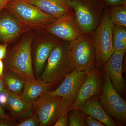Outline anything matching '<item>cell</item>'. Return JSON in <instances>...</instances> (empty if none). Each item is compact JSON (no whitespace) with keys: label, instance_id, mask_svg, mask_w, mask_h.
Returning a JSON list of instances; mask_svg holds the SVG:
<instances>
[{"label":"cell","instance_id":"obj_29","mask_svg":"<svg viewBox=\"0 0 126 126\" xmlns=\"http://www.w3.org/2000/svg\"><path fill=\"white\" fill-rule=\"evenodd\" d=\"M8 100L7 90L6 92L0 93V105L1 106H7Z\"/></svg>","mask_w":126,"mask_h":126},{"label":"cell","instance_id":"obj_5","mask_svg":"<svg viewBox=\"0 0 126 126\" xmlns=\"http://www.w3.org/2000/svg\"><path fill=\"white\" fill-rule=\"evenodd\" d=\"M83 33L91 34L98 26L105 10L101 0H69Z\"/></svg>","mask_w":126,"mask_h":126},{"label":"cell","instance_id":"obj_11","mask_svg":"<svg viewBox=\"0 0 126 126\" xmlns=\"http://www.w3.org/2000/svg\"><path fill=\"white\" fill-rule=\"evenodd\" d=\"M86 77V72L75 69L64 78L58 87L53 91H49L47 94L74 101Z\"/></svg>","mask_w":126,"mask_h":126},{"label":"cell","instance_id":"obj_16","mask_svg":"<svg viewBox=\"0 0 126 126\" xmlns=\"http://www.w3.org/2000/svg\"><path fill=\"white\" fill-rule=\"evenodd\" d=\"M7 107L12 115L18 121L33 115L32 103L23 99L20 94L7 90Z\"/></svg>","mask_w":126,"mask_h":126},{"label":"cell","instance_id":"obj_19","mask_svg":"<svg viewBox=\"0 0 126 126\" xmlns=\"http://www.w3.org/2000/svg\"><path fill=\"white\" fill-rule=\"evenodd\" d=\"M3 81L6 88L9 92L18 94L23 92L24 81L16 73L9 70L4 71Z\"/></svg>","mask_w":126,"mask_h":126},{"label":"cell","instance_id":"obj_25","mask_svg":"<svg viewBox=\"0 0 126 126\" xmlns=\"http://www.w3.org/2000/svg\"><path fill=\"white\" fill-rule=\"evenodd\" d=\"M105 7H113L126 5V0H101Z\"/></svg>","mask_w":126,"mask_h":126},{"label":"cell","instance_id":"obj_34","mask_svg":"<svg viewBox=\"0 0 126 126\" xmlns=\"http://www.w3.org/2000/svg\"><path fill=\"white\" fill-rule=\"evenodd\" d=\"M4 64L2 60L0 59V78L3 79L4 78Z\"/></svg>","mask_w":126,"mask_h":126},{"label":"cell","instance_id":"obj_17","mask_svg":"<svg viewBox=\"0 0 126 126\" xmlns=\"http://www.w3.org/2000/svg\"><path fill=\"white\" fill-rule=\"evenodd\" d=\"M55 85L54 83L46 82L39 79L25 81L21 95L26 101L32 102L45 95Z\"/></svg>","mask_w":126,"mask_h":126},{"label":"cell","instance_id":"obj_33","mask_svg":"<svg viewBox=\"0 0 126 126\" xmlns=\"http://www.w3.org/2000/svg\"><path fill=\"white\" fill-rule=\"evenodd\" d=\"M7 91L4 84L3 79L0 78V93L5 92Z\"/></svg>","mask_w":126,"mask_h":126},{"label":"cell","instance_id":"obj_24","mask_svg":"<svg viewBox=\"0 0 126 126\" xmlns=\"http://www.w3.org/2000/svg\"><path fill=\"white\" fill-rule=\"evenodd\" d=\"M84 121L86 126H106L101 122L97 119L88 115H85Z\"/></svg>","mask_w":126,"mask_h":126},{"label":"cell","instance_id":"obj_18","mask_svg":"<svg viewBox=\"0 0 126 126\" xmlns=\"http://www.w3.org/2000/svg\"><path fill=\"white\" fill-rule=\"evenodd\" d=\"M79 109L84 115L90 116L97 119L106 126H117L111 117L104 109L97 96L88 99Z\"/></svg>","mask_w":126,"mask_h":126},{"label":"cell","instance_id":"obj_6","mask_svg":"<svg viewBox=\"0 0 126 126\" xmlns=\"http://www.w3.org/2000/svg\"><path fill=\"white\" fill-rule=\"evenodd\" d=\"M113 26L105 9L98 26L90 34L94 50L96 65L98 67H103L115 52Z\"/></svg>","mask_w":126,"mask_h":126},{"label":"cell","instance_id":"obj_2","mask_svg":"<svg viewBox=\"0 0 126 126\" xmlns=\"http://www.w3.org/2000/svg\"><path fill=\"white\" fill-rule=\"evenodd\" d=\"M5 9L27 29H46L57 20L24 0H11Z\"/></svg>","mask_w":126,"mask_h":126},{"label":"cell","instance_id":"obj_12","mask_svg":"<svg viewBox=\"0 0 126 126\" xmlns=\"http://www.w3.org/2000/svg\"><path fill=\"white\" fill-rule=\"evenodd\" d=\"M126 52L115 51L103 66V73L107 74L113 87L120 95L124 92L125 84L123 76V62Z\"/></svg>","mask_w":126,"mask_h":126},{"label":"cell","instance_id":"obj_13","mask_svg":"<svg viewBox=\"0 0 126 126\" xmlns=\"http://www.w3.org/2000/svg\"><path fill=\"white\" fill-rule=\"evenodd\" d=\"M56 19L74 15L69 0H24Z\"/></svg>","mask_w":126,"mask_h":126},{"label":"cell","instance_id":"obj_28","mask_svg":"<svg viewBox=\"0 0 126 126\" xmlns=\"http://www.w3.org/2000/svg\"><path fill=\"white\" fill-rule=\"evenodd\" d=\"M17 123L15 119L0 118V126H16Z\"/></svg>","mask_w":126,"mask_h":126},{"label":"cell","instance_id":"obj_7","mask_svg":"<svg viewBox=\"0 0 126 126\" xmlns=\"http://www.w3.org/2000/svg\"><path fill=\"white\" fill-rule=\"evenodd\" d=\"M103 84L98 99L104 109L122 126L126 124V102L113 87L109 76L103 73Z\"/></svg>","mask_w":126,"mask_h":126},{"label":"cell","instance_id":"obj_4","mask_svg":"<svg viewBox=\"0 0 126 126\" xmlns=\"http://www.w3.org/2000/svg\"><path fill=\"white\" fill-rule=\"evenodd\" d=\"M32 37H28L12 49L6 63L4 71L18 74L25 81L36 79L34 74L32 56Z\"/></svg>","mask_w":126,"mask_h":126},{"label":"cell","instance_id":"obj_23","mask_svg":"<svg viewBox=\"0 0 126 126\" xmlns=\"http://www.w3.org/2000/svg\"><path fill=\"white\" fill-rule=\"evenodd\" d=\"M39 122L34 115L18 121L16 126H38Z\"/></svg>","mask_w":126,"mask_h":126},{"label":"cell","instance_id":"obj_15","mask_svg":"<svg viewBox=\"0 0 126 126\" xmlns=\"http://www.w3.org/2000/svg\"><path fill=\"white\" fill-rule=\"evenodd\" d=\"M26 30L8 13L0 16V40L2 42L12 41Z\"/></svg>","mask_w":126,"mask_h":126},{"label":"cell","instance_id":"obj_21","mask_svg":"<svg viewBox=\"0 0 126 126\" xmlns=\"http://www.w3.org/2000/svg\"><path fill=\"white\" fill-rule=\"evenodd\" d=\"M85 115L79 109L70 108L68 112V126H86Z\"/></svg>","mask_w":126,"mask_h":126},{"label":"cell","instance_id":"obj_3","mask_svg":"<svg viewBox=\"0 0 126 126\" xmlns=\"http://www.w3.org/2000/svg\"><path fill=\"white\" fill-rule=\"evenodd\" d=\"M74 101L47 94L32 102L33 114L39 126H52L61 115L68 112Z\"/></svg>","mask_w":126,"mask_h":126},{"label":"cell","instance_id":"obj_14","mask_svg":"<svg viewBox=\"0 0 126 126\" xmlns=\"http://www.w3.org/2000/svg\"><path fill=\"white\" fill-rule=\"evenodd\" d=\"M57 37L48 39L39 44L35 51L34 57V74L39 79L45 67L47 59L55 46L62 40Z\"/></svg>","mask_w":126,"mask_h":126},{"label":"cell","instance_id":"obj_27","mask_svg":"<svg viewBox=\"0 0 126 126\" xmlns=\"http://www.w3.org/2000/svg\"><path fill=\"white\" fill-rule=\"evenodd\" d=\"M54 126H68V112L61 115L54 123Z\"/></svg>","mask_w":126,"mask_h":126},{"label":"cell","instance_id":"obj_10","mask_svg":"<svg viewBox=\"0 0 126 126\" xmlns=\"http://www.w3.org/2000/svg\"><path fill=\"white\" fill-rule=\"evenodd\" d=\"M47 33L64 41L71 43L83 34L74 15L68 16L49 25Z\"/></svg>","mask_w":126,"mask_h":126},{"label":"cell","instance_id":"obj_8","mask_svg":"<svg viewBox=\"0 0 126 126\" xmlns=\"http://www.w3.org/2000/svg\"><path fill=\"white\" fill-rule=\"evenodd\" d=\"M70 43L75 69L87 72L96 65L94 50L90 34H82Z\"/></svg>","mask_w":126,"mask_h":126},{"label":"cell","instance_id":"obj_9","mask_svg":"<svg viewBox=\"0 0 126 126\" xmlns=\"http://www.w3.org/2000/svg\"><path fill=\"white\" fill-rule=\"evenodd\" d=\"M86 73V79L70 108L79 109L88 99L101 93V77L98 69L94 66Z\"/></svg>","mask_w":126,"mask_h":126},{"label":"cell","instance_id":"obj_32","mask_svg":"<svg viewBox=\"0 0 126 126\" xmlns=\"http://www.w3.org/2000/svg\"><path fill=\"white\" fill-rule=\"evenodd\" d=\"M11 0H0V13Z\"/></svg>","mask_w":126,"mask_h":126},{"label":"cell","instance_id":"obj_22","mask_svg":"<svg viewBox=\"0 0 126 126\" xmlns=\"http://www.w3.org/2000/svg\"><path fill=\"white\" fill-rule=\"evenodd\" d=\"M113 39L126 42V27L113 25Z\"/></svg>","mask_w":126,"mask_h":126},{"label":"cell","instance_id":"obj_31","mask_svg":"<svg viewBox=\"0 0 126 126\" xmlns=\"http://www.w3.org/2000/svg\"><path fill=\"white\" fill-rule=\"evenodd\" d=\"M0 118H5L10 119H14L10 117L9 115L6 114L2 107L0 105Z\"/></svg>","mask_w":126,"mask_h":126},{"label":"cell","instance_id":"obj_30","mask_svg":"<svg viewBox=\"0 0 126 126\" xmlns=\"http://www.w3.org/2000/svg\"><path fill=\"white\" fill-rule=\"evenodd\" d=\"M7 44H0V59L3 60L6 55L7 50Z\"/></svg>","mask_w":126,"mask_h":126},{"label":"cell","instance_id":"obj_20","mask_svg":"<svg viewBox=\"0 0 126 126\" xmlns=\"http://www.w3.org/2000/svg\"><path fill=\"white\" fill-rule=\"evenodd\" d=\"M107 11L113 25L126 27V5L109 7Z\"/></svg>","mask_w":126,"mask_h":126},{"label":"cell","instance_id":"obj_26","mask_svg":"<svg viewBox=\"0 0 126 126\" xmlns=\"http://www.w3.org/2000/svg\"><path fill=\"white\" fill-rule=\"evenodd\" d=\"M113 47L114 51L126 52V42L113 40Z\"/></svg>","mask_w":126,"mask_h":126},{"label":"cell","instance_id":"obj_1","mask_svg":"<svg viewBox=\"0 0 126 126\" xmlns=\"http://www.w3.org/2000/svg\"><path fill=\"white\" fill-rule=\"evenodd\" d=\"M45 65L39 79L56 84L74 70L70 43L61 40L56 45L50 53Z\"/></svg>","mask_w":126,"mask_h":126}]
</instances>
